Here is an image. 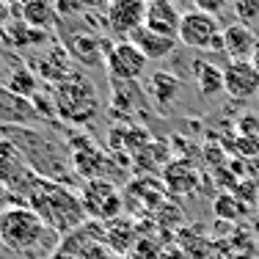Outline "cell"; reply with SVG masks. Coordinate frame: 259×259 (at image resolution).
<instances>
[{
    "label": "cell",
    "mask_w": 259,
    "mask_h": 259,
    "mask_svg": "<svg viewBox=\"0 0 259 259\" xmlns=\"http://www.w3.org/2000/svg\"><path fill=\"white\" fill-rule=\"evenodd\" d=\"M9 25V6H6V0H0V28Z\"/></svg>",
    "instance_id": "obj_26"
},
{
    "label": "cell",
    "mask_w": 259,
    "mask_h": 259,
    "mask_svg": "<svg viewBox=\"0 0 259 259\" xmlns=\"http://www.w3.org/2000/svg\"><path fill=\"white\" fill-rule=\"evenodd\" d=\"M6 89L14 91V94H20V97H28V100H30V97L36 94V89H39V80H36L33 69H28V66H17V69L9 75V83H6Z\"/></svg>",
    "instance_id": "obj_20"
},
{
    "label": "cell",
    "mask_w": 259,
    "mask_h": 259,
    "mask_svg": "<svg viewBox=\"0 0 259 259\" xmlns=\"http://www.w3.org/2000/svg\"><path fill=\"white\" fill-rule=\"evenodd\" d=\"M53 105L55 116H61L64 121H72V124H89L100 113V97H97L94 83L77 72L69 80L55 85Z\"/></svg>",
    "instance_id": "obj_4"
},
{
    "label": "cell",
    "mask_w": 259,
    "mask_h": 259,
    "mask_svg": "<svg viewBox=\"0 0 259 259\" xmlns=\"http://www.w3.org/2000/svg\"><path fill=\"white\" fill-rule=\"evenodd\" d=\"M229 3H234V0H193L196 11H204V14H212V17H218Z\"/></svg>",
    "instance_id": "obj_22"
},
{
    "label": "cell",
    "mask_w": 259,
    "mask_h": 259,
    "mask_svg": "<svg viewBox=\"0 0 259 259\" xmlns=\"http://www.w3.org/2000/svg\"><path fill=\"white\" fill-rule=\"evenodd\" d=\"M221 41H224V53L232 55V61H251V55L259 47L256 33L243 22H232L229 28L221 30Z\"/></svg>",
    "instance_id": "obj_12"
},
{
    "label": "cell",
    "mask_w": 259,
    "mask_h": 259,
    "mask_svg": "<svg viewBox=\"0 0 259 259\" xmlns=\"http://www.w3.org/2000/svg\"><path fill=\"white\" fill-rule=\"evenodd\" d=\"M80 9H83V0H55V11H61V14H72Z\"/></svg>",
    "instance_id": "obj_24"
},
{
    "label": "cell",
    "mask_w": 259,
    "mask_h": 259,
    "mask_svg": "<svg viewBox=\"0 0 259 259\" xmlns=\"http://www.w3.org/2000/svg\"><path fill=\"white\" fill-rule=\"evenodd\" d=\"M182 89L180 77H174L171 72H155L149 77V97L155 100L160 108H168L177 100V91Z\"/></svg>",
    "instance_id": "obj_17"
},
{
    "label": "cell",
    "mask_w": 259,
    "mask_h": 259,
    "mask_svg": "<svg viewBox=\"0 0 259 259\" xmlns=\"http://www.w3.org/2000/svg\"><path fill=\"white\" fill-rule=\"evenodd\" d=\"M80 201L85 207V215L97 221H116L121 212V196L110 180H85L83 190H80Z\"/></svg>",
    "instance_id": "obj_6"
},
{
    "label": "cell",
    "mask_w": 259,
    "mask_h": 259,
    "mask_svg": "<svg viewBox=\"0 0 259 259\" xmlns=\"http://www.w3.org/2000/svg\"><path fill=\"white\" fill-rule=\"evenodd\" d=\"M177 39H180L185 47H190V50H224L218 17L196 11V9H190L182 14Z\"/></svg>",
    "instance_id": "obj_5"
},
{
    "label": "cell",
    "mask_w": 259,
    "mask_h": 259,
    "mask_svg": "<svg viewBox=\"0 0 259 259\" xmlns=\"http://www.w3.org/2000/svg\"><path fill=\"white\" fill-rule=\"evenodd\" d=\"M58 232L41 221V215L28 204H6L0 209V245L20 256H41L53 248Z\"/></svg>",
    "instance_id": "obj_1"
},
{
    "label": "cell",
    "mask_w": 259,
    "mask_h": 259,
    "mask_svg": "<svg viewBox=\"0 0 259 259\" xmlns=\"http://www.w3.org/2000/svg\"><path fill=\"white\" fill-rule=\"evenodd\" d=\"M146 66H149L146 55L130 39L116 41V45L110 47V53L105 55V69H108L110 80H119V83H135V80H141L146 72Z\"/></svg>",
    "instance_id": "obj_7"
},
{
    "label": "cell",
    "mask_w": 259,
    "mask_h": 259,
    "mask_svg": "<svg viewBox=\"0 0 259 259\" xmlns=\"http://www.w3.org/2000/svg\"><path fill=\"white\" fill-rule=\"evenodd\" d=\"M234 11H237V22L251 25L259 20V0H234Z\"/></svg>",
    "instance_id": "obj_21"
},
{
    "label": "cell",
    "mask_w": 259,
    "mask_h": 259,
    "mask_svg": "<svg viewBox=\"0 0 259 259\" xmlns=\"http://www.w3.org/2000/svg\"><path fill=\"white\" fill-rule=\"evenodd\" d=\"M180 20H182V14L177 11L174 0H146V28L149 30L177 39Z\"/></svg>",
    "instance_id": "obj_13"
},
{
    "label": "cell",
    "mask_w": 259,
    "mask_h": 259,
    "mask_svg": "<svg viewBox=\"0 0 259 259\" xmlns=\"http://www.w3.org/2000/svg\"><path fill=\"white\" fill-rule=\"evenodd\" d=\"M212 212H215V218H218V221L232 224V221L243 218V215L248 212V204H243L234 193H226V190H224V193H218L212 199Z\"/></svg>",
    "instance_id": "obj_19"
},
{
    "label": "cell",
    "mask_w": 259,
    "mask_h": 259,
    "mask_svg": "<svg viewBox=\"0 0 259 259\" xmlns=\"http://www.w3.org/2000/svg\"><path fill=\"white\" fill-rule=\"evenodd\" d=\"M160 182H163V188H165V193H168V196L182 199V196H190L196 188H199L201 174H199V168H196L190 160L180 157V160H171V163L163 168Z\"/></svg>",
    "instance_id": "obj_10"
},
{
    "label": "cell",
    "mask_w": 259,
    "mask_h": 259,
    "mask_svg": "<svg viewBox=\"0 0 259 259\" xmlns=\"http://www.w3.org/2000/svg\"><path fill=\"white\" fill-rule=\"evenodd\" d=\"M110 41H105L100 39V36H94V33H75L69 39V55L72 58H77L80 64H85V66H94V64H102L105 66V55L110 53Z\"/></svg>",
    "instance_id": "obj_14"
},
{
    "label": "cell",
    "mask_w": 259,
    "mask_h": 259,
    "mask_svg": "<svg viewBox=\"0 0 259 259\" xmlns=\"http://www.w3.org/2000/svg\"><path fill=\"white\" fill-rule=\"evenodd\" d=\"M245 180H251L256 185V190H259V155L245 160Z\"/></svg>",
    "instance_id": "obj_23"
},
{
    "label": "cell",
    "mask_w": 259,
    "mask_h": 259,
    "mask_svg": "<svg viewBox=\"0 0 259 259\" xmlns=\"http://www.w3.org/2000/svg\"><path fill=\"white\" fill-rule=\"evenodd\" d=\"M193 80L204 97H215L224 91V69L207 61H196L193 64Z\"/></svg>",
    "instance_id": "obj_16"
},
{
    "label": "cell",
    "mask_w": 259,
    "mask_h": 259,
    "mask_svg": "<svg viewBox=\"0 0 259 259\" xmlns=\"http://www.w3.org/2000/svg\"><path fill=\"white\" fill-rule=\"evenodd\" d=\"M6 50H9V41H6V36H3V33H0V55H3Z\"/></svg>",
    "instance_id": "obj_27"
},
{
    "label": "cell",
    "mask_w": 259,
    "mask_h": 259,
    "mask_svg": "<svg viewBox=\"0 0 259 259\" xmlns=\"http://www.w3.org/2000/svg\"><path fill=\"white\" fill-rule=\"evenodd\" d=\"M22 17H25V25L45 30V28H50V22L55 20V3L53 0H25Z\"/></svg>",
    "instance_id": "obj_18"
},
{
    "label": "cell",
    "mask_w": 259,
    "mask_h": 259,
    "mask_svg": "<svg viewBox=\"0 0 259 259\" xmlns=\"http://www.w3.org/2000/svg\"><path fill=\"white\" fill-rule=\"evenodd\" d=\"M28 207L36 209L41 221L58 234H72L85 221V207L75 190L64 188L61 182L45 180V177H39L36 185L30 188Z\"/></svg>",
    "instance_id": "obj_2"
},
{
    "label": "cell",
    "mask_w": 259,
    "mask_h": 259,
    "mask_svg": "<svg viewBox=\"0 0 259 259\" xmlns=\"http://www.w3.org/2000/svg\"><path fill=\"white\" fill-rule=\"evenodd\" d=\"M83 3H89V6H100V3H105V6H108L110 0H83Z\"/></svg>",
    "instance_id": "obj_29"
},
{
    "label": "cell",
    "mask_w": 259,
    "mask_h": 259,
    "mask_svg": "<svg viewBox=\"0 0 259 259\" xmlns=\"http://www.w3.org/2000/svg\"><path fill=\"white\" fill-rule=\"evenodd\" d=\"M0 133H6L3 138L20 149V155L25 157V163L36 171L39 177L53 182H61L69 174V163H66L61 144L53 141V135L39 133L30 127H0Z\"/></svg>",
    "instance_id": "obj_3"
},
{
    "label": "cell",
    "mask_w": 259,
    "mask_h": 259,
    "mask_svg": "<svg viewBox=\"0 0 259 259\" xmlns=\"http://www.w3.org/2000/svg\"><path fill=\"white\" fill-rule=\"evenodd\" d=\"M105 25L113 36H119V41L130 39L146 25V0H110L105 6Z\"/></svg>",
    "instance_id": "obj_8"
},
{
    "label": "cell",
    "mask_w": 259,
    "mask_h": 259,
    "mask_svg": "<svg viewBox=\"0 0 259 259\" xmlns=\"http://www.w3.org/2000/svg\"><path fill=\"white\" fill-rule=\"evenodd\" d=\"M224 91L232 100H251L259 94V72L251 61H232L224 66Z\"/></svg>",
    "instance_id": "obj_9"
},
{
    "label": "cell",
    "mask_w": 259,
    "mask_h": 259,
    "mask_svg": "<svg viewBox=\"0 0 259 259\" xmlns=\"http://www.w3.org/2000/svg\"><path fill=\"white\" fill-rule=\"evenodd\" d=\"M204 155H207V160H209V163H215V165H218V168H221V163H224V149H221V146H215V149H212V146H204Z\"/></svg>",
    "instance_id": "obj_25"
},
{
    "label": "cell",
    "mask_w": 259,
    "mask_h": 259,
    "mask_svg": "<svg viewBox=\"0 0 259 259\" xmlns=\"http://www.w3.org/2000/svg\"><path fill=\"white\" fill-rule=\"evenodd\" d=\"M251 64H254V66H256V72H259V47L254 50V55H251Z\"/></svg>",
    "instance_id": "obj_28"
},
{
    "label": "cell",
    "mask_w": 259,
    "mask_h": 259,
    "mask_svg": "<svg viewBox=\"0 0 259 259\" xmlns=\"http://www.w3.org/2000/svg\"><path fill=\"white\" fill-rule=\"evenodd\" d=\"M130 41H133V45L146 55V61H163V58H168V55L177 50V41H180V39L155 33V30H149L144 25V28H138L133 36H130Z\"/></svg>",
    "instance_id": "obj_15"
},
{
    "label": "cell",
    "mask_w": 259,
    "mask_h": 259,
    "mask_svg": "<svg viewBox=\"0 0 259 259\" xmlns=\"http://www.w3.org/2000/svg\"><path fill=\"white\" fill-rule=\"evenodd\" d=\"M41 116L36 113L33 102L0 85V127H30Z\"/></svg>",
    "instance_id": "obj_11"
}]
</instances>
